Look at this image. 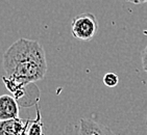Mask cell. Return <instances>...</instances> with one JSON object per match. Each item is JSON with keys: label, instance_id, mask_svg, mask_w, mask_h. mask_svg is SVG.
I'll list each match as a JSON object with an SVG mask.
<instances>
[{"label": "cell", "instance_id": "cell-1", "mask_svg": "<svg viewBox=\"0 0 147 135\" xmlns=\"http://www.w3.org/2000/svg\"><path fill=\"white\" fill-rule=\"evenodd\" d=\"M5 76L2 80L15 98L23 95L27 85L42 80L47 73L46 54L36 39L21 37L6 49L2 56Z\"/></svg>", "mask_w": 147, "mask_h": 135}, {"label": "cell", "instance_id": "cell-2", "mask_svg": "<svg viewBox=\"0 0 147 135\" xmlns=\"http://www.w3.org/2000/svg\"><path fill=\"white\" fill-rule=\"evenodd\" d=\"M62 135H116L108 126L93 118H82L70 122L64 128Z\"/></svg>", "mask_w": 147, "mask_h": 135}, {"label": "cell", "instance_id": "cell-3", "mask_svg": "<svg viewBox=\"0 0 147 135\" xmlns=\"http://www.w3.org/2000/svg\"><path fill=\"white\" fill-rule=\"evenodd\" d=\"M98 30L96 17L90 13L77 15L71 22V32L76 39L88 42L95 37Z\"/></svg>", "mask_w": 147, "mask_h": 135}, {"label": "cell", "instance_id": "cell-4", "mask_svg": "<svg viewBox=\"0 0 147 135\" xmlns=\"http://www.w3.org/2000/svg\"><path fill=\"white\" fill-rule=\"evenodd\" d=\"M19 105L14 96L1 95L0 96V121L19 118Z\"/></svg>", "mask_w": 147, "mask_h": 135}, {"label": "cell", "instance_id": "cell-5", "mask_svg": "<svg viewBox=\"0 0 147 135\" xmlns=\"http://www.w3.org/2000/svg\"><path fill=\"white\" fill-rule=\"evenodd\" d=\"M26 120L16 118L0 121V135H24Z\"/></svg>", "mask_w": 147, "mask_h": 135}, {"label": "cell", "instance_id": "cell-6", "mask_svg": "<svg viewBox=\"0 0 147 135\" xmlns=\"http://www.w3.org/2000/svg\"><path fill=\"white\" fill-rule=\"evenodd\" d=\"M24 135H44L42 118H41L39 107H38V114L36 120H26Z\"/></svg>", "mask_w": 147, "mask_h": 135}, {"label": "cell", "instance_id": "cell-7", "mask_svg": "<svg viewBox=\"0 0 147 135\" xmlns=\"http://www.w3.org/2000/svg\"><path fill=\"white\" fill-rule=\"evenodd\" d=\"M119 78L117 76V74L113 73V72H110V73H107L103 76V83L108 87H114L118 84Z\"/></svg>", "mask_w": 147, "mask_h": 135}, {"label": "cell", "instance_id": "cell-8", "mask_svg": "<svg viewBox=\"0 0 147 135\" xmlns=\"http://www.w3.org/2000/svg\"><path fill=\"white\" fill-rule=\"evenodd\" d=\"M142 67H143V70L147 73V46L142 52Z\"/></svg>", "mask_w": 147, "mask_h": 135}, {"label": "cell", "instance_id": "cell-9", "mask_svg": "<svg viewBox=\"0 0 147 135\" xmlns=\"http://www.w3.org/2000/svg\"><path fill=\"white\" fill-rule=\"evenodd\" d=\"M127 2L134 3V4H142V3L147 2V0H126Z\"/></svg>", "mask_w": 147, "mask_h": 135}, {"label": "cell", "instance_id": "cell-10", "mask_svg": "<svg viewBox=\"0 0 147 135\" xmlns=\"http://www.w3.org/2000/svg\"><path fill=\"white\" fill-rule=\"evenodd\" d=\"M145 124H146V126H147V116H146V123H145Z\"/></svg>", "mask_w": 147, "mask_h": 135}]
</instances>
